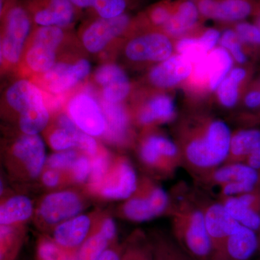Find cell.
I'll use <instances>...</instances> for the list:
<instances>
[{
    "mask_svg": "<svg viewBox=\"0 0 260 260\" xmlns=\"http://www.w3.org/2000/svg\"><path fill=\"white\" fill-rule=\"evenodd\" d=\"M232 132L220 119H213L186 135L180 149L182 164L194 173L206 175L227 161Z\"/></svg>",
    "mask_w": 260,
    "mask_h": 260,
    "instance_id": "cell-1",
    "label": "cell"
},
{
    "mask_svg": "<svg viewBox=\"0 0 260 260\" xmlns=\"http://www.w3.org/2000/svg\"><path fill=\"white\" fill-rule=\"evenodd\" d=\"M172 237L194 260H213V247L198 198H181L172 206Z\"/></svg>",
    "mask_w": 260,
    "mask_h": 260,
    "instance_id": "cell-2",
    "label": "cell"
},
{
    "mask_svg": "<svg viewBox=\"0 0 260 260\" xmlns=\"http://www.w3.org/2000/svg\"><path fill=\"white\" fill-rule=\"evenodd\" d=\"M69 29L58 26H35L24 51L19 70L31 78L42 75L58 62L57 54Z\"/></svg>",
    "mask_w": 260,
    "mask_h": 260,
    "instance_id": "cell-3",
    "label": "cell"
},
{
    "mask_svg": "<svg viewBox=\"0 0 260 260\" xmlns=\"http://www.w3.org/2000/svg\"><path fill=\"white\" fill-rule=\"evenodd\" d=\"M1 64L3 69L18 68L35 25L20 0L1 15Z\"/></svg>",
    "mask_w": 260,
    "mask_h": 260,
    "instance_id": "cell-4",
    "label": "cell"
},
{
    "mask_svg": "<svg viewBox=\"0 0 260 260\" xmlns=\"http://www.w3.org/2000/svg\"><path fill=\"white\" fill-rule=\"evenodd\" d=\"M133 25V19L127 13L112 18L94 16L80 30L82 46L90 54H102L128 32Z\"/></svg>",
    "mask_w": 260,
    "mask_h": 260,
    "instance_id": "cell-5",
    "label": "cell"
},
{
    "mask_svg": "<svg viewBox=\"0 0 260 260\" xmlns=\"http://www.w3.org/2000/svg\"><path fill=\"white\" fill-rule=\"evenodd\" d=\"M172 205L162 188L148 179L140 181L134 194L122 207L125 218L134 222H145L165 213Z\"/></svg>",
    "mask_w": 260,
    "mask_h": 260,
    "instance_id": "cell-6",
    "label": "cell"
},
{
    "mask_svg": "<svg viewBox=\"0 0 260 260\" xmlns=\"http://www.w3.org/2000/svg\"><path fill=\"white\" fill-rule=\"evenodd\" d=\"M90 63L86 59L59 61L51 69L31 78L43 92L60 96L71 91L90 75Z\"/></svg>",
    "mask_w": 260,
    "mask_h": 260,
    "instance_id": "cell-7",
    "label": "cell"
},
{
    "mask_svg": "<svg viewBox=\"0 0 260 260\" xmlns=\"http://www.w3.org/2000/svg\"><path fill=\"white\" fill-rule=\"evenodd\" d=\"M139 156L145 167L166 176L172 175L182 164L177 143L159 134L145 137L140 143Z\"/></svg>",
    "mask_w": 260,
    "mask_h": 260,
    "instance_id": "cell-8",
    "label": "cell"
},
{
    "mask_svg": "<svg viewBox=\"0 0 260 260\" xmlns=\"http://www.w3.org/2000/svg\"><path fill=\"white\" fill-rule=\"evenodd\" d=\"M172 52L167 34L154 30L130 38L124 48V56L133 63H160L172 56Z\"/></svg>",
    "mask_w": 260,
    "mask_h": 260,
    "instance_id": "cell-9",
    "label": "cell"
},
{
    "mask_svg": "<svg viewBox=\"0 0 260 260\" xmlns=\"http://www.w3.org/2000/svg\"><path fill=\"white\" fill-rule=\"evenodd\" d=\"M35 26H58L70 29L78 16L70 0H20Z\"/></svg>",
    "mask_w": 260,
    "mask_h": 260,
    "instance_id": "cell-10",
    "label": "cell"
},
{
    "mask_svg": "<svg viewBox=\"0 0 260 260\" xmlns=\"http://www.w3.org/2000/svg\"><path fill=\"white\" fill-rule=\"evenodd\" d=\"M67 113L84 133L93 137L105 134L107 121L100 103L88 92L75 93L67 104Z\"/></svg>",
    "mask_w": 260,
    "mask_h": 260,
    "instance_id": "cell-11",
    "label": "cell"
},
{
    "mask_svg": "<svg viewBox=\"0 0 260 260\" xmlns=\"http://www.w3.org/2000/svg\"><path fill=\"white\" fill-rule=\"evenodd\" d=\"M138 177L131 162L125 158L114 159L107 174L94 192L111 200H127L138 189Z\"/></svg>",
    "mask_w": 260,
    "mask_h": 260,
    "instance_id": "cell-12",
    "label": "cell"
},
{
    "mask_svg": "<svg viewBox=\"0 0 260 260\" xmlns=\"http://www.w3.org/2000/svg\"><path fill=\"white\" fill-rule=\"evenodd\" d=\"M198 198L204 213L205 225L213 247V259L223 250L228 238L241 226L230 215L221 201H208Z\"/></svg>",
    "mask_w": 260,
    "mask_h": 260,
    "instance_id": "cell-13",
    "label": "cell"
},
{
    "mask_svg": "<svg viewBox=\"0 0 260 260\" xmlns=\"http://www.w3.org/2000/svg\"><path fill=\"white\" fill-rule=\"evenodd\" d=\"M83 207V198L75 191H55L42 200L38 208V215L44 225L56 227L77 216Z\"/></svg>",
    "mask_w": 260,
    "mask_h": 260,
    "instance_id": "cell-14",
    "label": "cell"
},
{
    "mask_svg": "<svg viewBox=\"0 0 260 260\" xmlns=\"http://www.w3.org/2000/svg\"><path fill=\"white\" fill-rule=\"evenodd\" d=\"M11 156L19 169L30 179L42 173L46 159L45 145L38 135H22L11 147Z\"/></svg>",
    "mask_w": 260,
    "mask_h": 260,
    "instance_id": "cell-15",
    "label": "cell"
},
{
    "mask_svg": "<svg viewBox=\"0 0 260 260\" xmlns=\"http://www.w3.org/2000/svg\"><path fill=\"white\" fill-rule=\"evenodd\" d=\"M93 81L102 94V100L119 104L129 96L132 85L124 70L116 63H105L93 74Z\"/></svg>",
    "mask_w": 260,
    "mask_h": 260,
    "instance_id": "cell-16",
    "label": "cell"
},
{
    "mask_svg": "<svg viewBox=\"0 0 260 260\" xmlns=\"http://www.w3.org/2000/svg\"><path fill=\"white\" fill-rule=\"evenodd\" d=\"M95 227L88 215H77L54 227L52 241L61 252L75 256Z\"/></svg>",
    "mask_w": 260,
    "mask_h": 260,
    "instance_id": "cell-17",
    "label": "cell"
},
{
    "mask_svg": "<svg viewBox=\"0 0 260 260\" xmlns=\"http://www.w3.org/2000/svg\"><path fill=\"white\" fill-rule=\"evenodd\" d=\"M193 67L192 63L186 56L174 54L150 70L149 82L156 88H173L190 76Z\"/></svg>",
    "mask_w": 260,
    "mask_h": 260,
    "instance_id": "cell-18",
    "label": "cell"
},
{
    "mask_svg": "<svg viewBox=\"0 0 260 260\" xmlns=\"http://www.w3.org/2000/svg\"><path fill=\"white\" fill-rule=\"evenodd\" d=\"M5 101L10 110L18 116L47 104L42 89L26 78L16 80L10 85L5 92Z\"/></svg>",
    "mask_w": 260,
    "mask_h": 260,
    "instance_id": "cell-19",
    "label": "cell"
},
{
    "mask_svg": "<svg viewBox=\"0 0 260 260\" xmlns=\"http://www.w3.org/2000/svg\"><path fill=\"white\" fill-rule=\"evenodd\" d=\"M259 245L257 233L241 225L228 238L223 250L213 260H251Z\"/></svg>",
    "mask_w": 260,
    "mask_h": 260,
    "instance_id": "cell-20",
    "label": "cell"
},
{
    "mask_svg": "<svg viewBox=\"0 0 260 260\" xmlns=\"http://www.w3.org/2000/svg\"><path fill=\"white\" fill-rule=\"evenodd\" d=\"M100 105L107 121L104 136L114 144H124L129 136L130 115L121 103L113 104L101 99Z\"/></svg>",
    "mask_w": 260,
    "mask_h": 260,
    "instance_id": "cell-21",
    "label": "cell"
},
{
    "mask_svg": "<svg viewBox=\"0 0 260 260\" xmlns=\"http://www.w3.org/2000/svg\"><path fill=\"white\" fill-rule=\"evenodd\" d=\"M212 185L221 186L231 182H242L256 186L259 182V172L246 162H228L203 176Z\"/></svg>",
    "mask_w": 260,
    "mask_h": 260,
    "instance_id": "cell-22",
    "label": "cell"
},
{
    "mask_svg": "<svg viewBox=\"0 0 260 260\" xmlns=\"http://www.w3.org/2000/svg\"><path fill=\"white\" fill-rule=\"evenodd\" d=\"M176 116V106L169 95L159 94L149 99L137 114L140 125L148 126L156 123L173 120Z\"/></svg>",
    "mask_w": 260,
    "mask_h": 260,
    "instance_id": "cell-23",
    "label": "cell"
},
{
    "mask_svg": "<svg viewBox=\"0 0 260 260\" xmlns=\"http://www.w3.org/2000/svg\"><path fill=\"white\" fill-rule=\"evenodd\" d=\"M251 12L252 6L246 0H210L205 8V17L223 21H239L249 17Z\"/></svg>",
    "mask_w": 260,
    "mask_h": 260,
    "instance_id": "cell-24",
    "label": "cell"
},
{
    "mask_svg": "<svg viewBox=\"0 0 260 260\" xmlns=\"http://www.w3.org/2000/svg\"><path fill=\"white\" fill-rule=\"evenodd\" d=\"M205 63L208 88L215 91L232 70V55L223 48H215L205 58Z\"/></svg>",
    "mask_w": 260,
    "mask_h": 260,
    "instance_id": "cell-25",
    "label": "cell"
},
{
    "mask_svg": "<svg viewBox=\"0 0 260 260\" xmlns=\"http://www.w3.org/2000/svg\"><path fill=\"white\" fill-rule=\"evenodd\" d=\"M198 7L191 0H186L172 13L169 21L162 27L166 34L179 37L194 26L199 18Z\"/></svg>",
    "mask_w": 260,
    "mask_h": 260,
    "instance_id": "cell-26",
    "label": "cell"
},
{
    "mask_svg": "<svg viewBox=\"0 0 260 260\" xmlns=\"http://www.w3.org/2000/svg\"><path fill=\"white\" fill-rule=\"evenodd\" d=\"M31 200L23 195H16L5 201L0 208L1 225H15L32 216Z\"/></svg>",
    "mask_w": 260,
    "mask_h": 260,
    "instance_id": "cell-27",
    "label": "cell"
},
{
    "mask_svg": "<svg viewBox=\"0 0 260 260\" xmlns=\"http://www.w3.org/2000/svg\"><path fill=\"white\" fill-rule=\"evenodd\" d=\"M260 147V129L239 130L232 135L228 162H243L256 148Z\"/></svg>",
    "mask_w": 260,
    "mask_h": 260,
    "instance_id": "cell-28",
    "label": "cell"
},
{
    "mask_svg": "<svg viewBox=\"0 0 260 260\" xmlns=\"http://www.w3.org/2000/svg\"><path fill=\"white\" fill-rule=\"evenodd\" d=\"M155 260H194L181 249L174 237L155 233L148 238Z\"/></svg>",
    "mask_w": 260,
    "mask_h": 260,
    "instance_id": "cell-29",
    "label": "cell"
},
{
    "mask_svg": "<svg viewBox=\"0 0 260 260\" xmlns=\"http://www.w3.org/2000/svg\"><path fill=\"white\" fill-rule=\"evenodd\" d=\"M49 121V110L44 104L18 116V126L23 134L38 135L47 127Z\"/></svg>",
    "mask_w": 260,
    "mask_h": 260,
    "instance_id": "cell-30",
    "label": "cell"
},
{
    "mask_svg": "<svg viewBox=\"0 0 260 260\" xmlns=\"http://www.w3.org/2000/svg\"><path fill=\"white\" fill-rule=\"evenodd\" d=\"M0 231V260H15L23 242L21 232L15 225H1Z\"/></svg>",
    "mask_w": 260,
    "mask_h": 260,
    "instance_id": "cell-31",
    "label": "cell"
},
{
    "mask_svg": "<svg viewBox=\"0 0 260 260\" xmlns=\"http://www.w3.org/2000/svg\"><path fill=\"white\" fill-rule=\"evenodd\" d=\"M113 159L105 150H102L95 156L90 158V174L89 177V190L95 192L107 174Z\"/></svg>",
    "mask_w": 260,
    "mask_h": 260,
    "instance_id": "cell-32",
    "label": "cell"
},
{
    "mask_svg": "<svg viewBox=\"0 0 260 260\" xmlns=\"http://www.w3.org/2000/svg\"><path fill=\"white\" fill-rule=\"evenodd\" d=\"M77 131H70L56 125L49 129L47 133V141L51 148L56 151H64L77 146Z\"/></svg>",
    "mask_w": 260,
    "mask_h": 260,
    "instance_id": "cell-33",
    "label": "cell"
},
{
    "mask_svg": "<svg viewBox=\"0 0 260 260\" xmlns=\"http://www.w3.org/2000/svg\"><path fill=\"white\" fill-rule=\"evenodd\" d=\"M128 6L129 0H102L90 10L95 17L112 18L126 13Z\"/></svg>",
    "mask_w": 260,
    "mask_h": 260,
    "instance_id": "cell-34",
    "label": "cell"
},
{
    "mask_svg": "<svg viewBox=\"0 0 260 260\" xmlns=\"http://www.w3.org/2000/svg\"><path fill=\"white\" fill-rule=\"evenodd\" d=\"M178 54L186 56L193 65L199 62L209 53L202 47L199 38H183L176 45Z\"/></svg>",
    "mask_w": 260,
    "mask_h": 260,
    "instance_id": "cell-35",
    "label": "cell"
},
{
    "mask_svg": "<svg viewBox=\"0 0 260 260\" xmlns=\"http://www.w3.org/2000/svg\"><path fill=\"white\" fill-rule=\"evenodd\" d=\"M239 84L229 75L219 85L216 90L217 95L219 102L224 107L232 109L237 104L239 100Z\"/></svg>",
    "mask_w": 260,
    "mask_h": 260,
    "instance_id": "cell-36",
    "label": "cell"
},
{
    "mask_svg": "<svg viewBox=\"0 0 260 260\" xmlns=\"http://www.w3.org/2000/svg\"><path fill=\"white\" fill-rule=\"evenodd\" d=\"M241 43L237 32L232 29L225 30L220 37V44L221 47L229 51L238 63L245 64L247 61V56L243 51Z\"/></svg>",
    "mask_w": 260,
    "mask_h": 260,
    "instance_id": "cell-37",
    "label": "cell"
},
{
    "mask_svg": "<svg viewBox=\"0 0 260 260\" xmlns=\"http://www.w3.org/2000/svg\"><path fill=\"white\" fill-rule=\"evenodd\" d=\"M80 154V152L73 149L56 152L48 158L46 164L47 168L66 173L68 175L70 169Z\"/></svg>",
    "mask_w": 260,
    "mask_h": 260,
    "instance_id": "cell-38",
    "label": "cell"
},
{
    "mask_svg": "<svg viewBox=\"0 0 260 260\" xmlns=\"http://www.w3.org/2000/svg\"><path fill=\"white\" fill-rule=\"evenodd\" d=\"M90 157L80 153L68 172L69 179L78 184L85 182L90 177Z\"/></svg>",
    "mask_w": 260,
    "mask_h": 260,
    "instance_id": "cell-39",
    "label": "cell"
},
{
    "mask_svg": "<svg viewBox=\"0 0 260 260\" xmlns=\"http://www.w3.org/2000/svg\"><path fill=\"white\" fill-rule=\"evenodd\" d=\"M235 31L241 42L260 47V29L257 25L245 22L238 23Z\"/></svg>",
    "mask_w": 260,
    "mask_h": 260,
    "instance_id": "cell-40",
    "label": "cell"
},
{
    "mask_svg": "<svg viewBox=\"0 0 260 260\" xmlns=\"http://www.w3.org/2000/svg\"><path fill=\"white\" fill-rule=\"evenodd\" d=\"M172 14V11L168 5L159 4L154 5L153 8L149 10L146 18L150 25L162 28L169 21Z\"/></svg>",
    "mask_w": 260,
    "mask_h": 260,
    "instance_id": "cell-41",
    "label": "cell"
},
{
    "mask_svg": "<svg viewBox=\"0 0 260 260\" xmlns=\"http://www.w3.org/2000/svg\"><path fill=\"white\" fill-rule=\"evenodd\" d=\"M132 239L135 247V260H155L148 238L137 233Z\"/></svg>",
    "mask_w": 260,
    "mask_h": 260,
    "instance_id": "cell-42",
    "label": "cell"
},
{
    "mask_svg": "<svg viewBox=\"0 0 260 260\" xmlns=\"http://www.w3.org/2000/svg\"><path fill=\"white\" fill-rule=\"evenodd\" d=\"M83 152V153L88 155L90 158L95 156L102 150V147L98 144L96 140L91 135L84 133L80 129L77 135V146Z\"/></svg>",
    "mask_w": 260,
    "mask_h": 260,
    "instance_id": "cell-43",
    "label": "cell"
},
{
    "mask_svg": "<svg viewBox=\"0 0 260 260\" xmlns=\"http://www.w3.org/2000/svg\"><path fill=\"white\" fill-rule=\"evenodd\" d=\"M66 173L47 168L42 174V181L44 186L49 188H55L60 185L65 179Z\"/></svg>",
    "mask_w": 260,
    "mask_h": 260,
    "instance_id": "cell-44",
    "label": "cell"
},
{
    "mask_svg": "<svg viewBox=\"0 0 260 260\" xmlns=\"http://www.w3.org/2000/svg\"><path fill=\"white\" fill-rule=\"evenodd\" d=\"M220 37L221 35L217 29L210 28L199 38V41L205 51L210 53L215 49V46L220 41Z\"/></svg>",
    "mask_w": 260,
    "mask_h": 260,
    "instance_id": "cell-45",
    "label": "cell"
},
{
    "mask_svg": "<svg viewBox=\"0 0 260 260\" xmlns=\"http://www.w3.org/2000/svg\"><path fill=\"white\" fill-rule=\"evenodd\" d=\"M125 247V246H124ZM124 247L119 245L116 241L111 244L109 247L104 251L98 260H121Z\"/></svg>",
    "mask_w": 260,
    "mask_h": 260,
    "instance_id": "cell-46",
    "label": "cell"
},
{
    "mask_svg": "<svg viewBox=\"0 0 260 260\" xmlns=\"http://www.w3.org/2000/svg\"><path fill=\"white\" fill-rule=\"evenodd\" d=\"M98 227L110 240L115 241L116 228L114 220L111 218H104L98 224Z\"/></svg>",
    "mask_w": 260,
    "mask_h": 260,
    "instance_id": "cell-47",
    "label": "cell"
},
{
    "mask_svg": "<svg viewBox=\"0 0 260 260\" xmlns=\"http://www.w3.org/2000/svg\"><path fill=\"white\" fill-rule=\"evenodd\" d=\"M244 104L249 109H257L260 107V89L249 90L244 97Z\"/></svg>",
    "mask_w": 260,
    "mask_h": 260,
    "instance_id": "cell-48",
    "label": "cell"
},
{
    "mask_svg": "<svg viewBox=\"0 0 260 260\" xmlns=\"http://www.w3.org/2000/svg\"><path fill=\"white\" fill-rule=\"evenodd\" d=\"M245 162L248 166L259 172L260 170V147L253 150L246 157Z\"/></svg>",
    "mask_w": 260,
    "mask_h": 260,
    "instance_id": "cell-49",
    "label": "cell"
},
{
    "mask_svg": "<svg viewBox=\"0 0 260 260\" xmlns=\"http://www.w3.org/2000/svg\"><path fill=\"white\" fill-rule=\"evenodd\" d=\"M78 10H90L102 0H70Z\"/></svg>",
    "mask_w": 260,
    "mask_h": 260,
    "instance_id": "cell-50",
    "label": "cell"
},
{
    "mask_svg": "<svg viewBox=\"0 0 260 260\" xmlns=\"http://www.w3.org/2000/svg\"><path fill=\"white\" fill-rule=\"evenodd\" d=\"M246 75V70L242 68H236L231 70L229 76L239 83H242L245 79Z\"/></svg>",
    "mask_w": 260,
    "mask_h": 260,
    "instance_id": "cell-51",
    "label": "cell"
},
{
    "mask_svg": "<svg viewBox=\"0 0 260 260\" xmlns=\"http://www.w3.org/2000/svg\"><path fill=\"white\" fill-rule=\"evenodd\" d=\"M121 260H135V247L132 238L130 239L129 243L126 244L124 247Z\"/></svg>",
    "mask_w": 260,
    "mask_h": 260,
    "instance_id": "cell-52",
    "label": "cell"
},
{
    "mask_svg": "<svg viewBox=\"0 0 260 260\" xmlns=\"http://www.w3.org/2000/svg\"><path fill=\"white\" fill-rule=\"evenodd\" d=\"M257 25L258 27H259V29H260V17L259 18V20H258V23H257Z\"/></svg>",
    "mask_w": 260,
    "mask_h": 260,
    "instance_id": "cell-53",
    "label": "cell"
}]
</instances>
